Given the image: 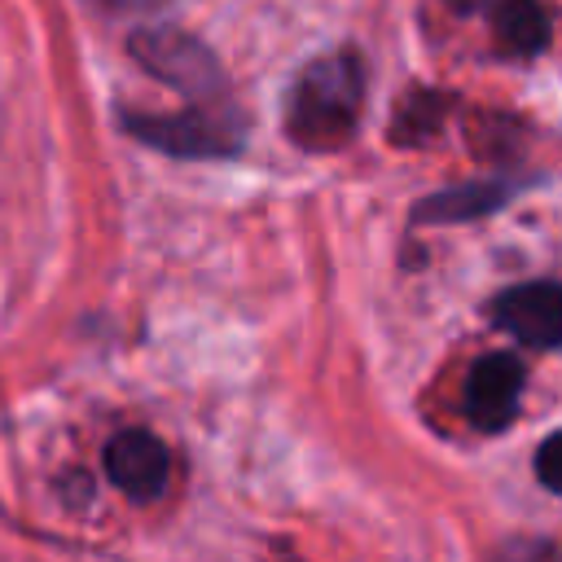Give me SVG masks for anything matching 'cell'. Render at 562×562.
<instances>
[{"label":"cell","mask_w":562,"mask_h":562,"mask_svg":"<svg viewBox=\"0 0 562 562\" xmlns=\"http://www.w3.org/2000/svg\"><path fill=\"white\" fill-rule=\"evenodd\" d=\"M360 105H364V66H360V57L351 48L325 53L290 88L285 132L299 149H312V154L342 149L356 136Z\"/></svg>","instance_id":"1"},{"label":"cell","mask_w":562,"mask_h":562,"mask_svg":"<svg viewBox=\"0 0 562 562\" xmlns=\"http://www.w3.org/2000/svg\"><path fill=\"white\" fill-rule=\"evenodd\" d=\"M127 48L149 75L171 83L189 101V110H233V97H228L215 53L202 40H193L189 31L149 26V31H136Z\"/></svg>","instance_id":"2"},{"label":"cell","mask_w":562,"mask_h":562,"mask_svg":"<svg viewBox=\"0 0 562 562\" xmlns=\"http://www.w3.org/2000/svg\"><path fill=\"white\" fill-rule=\"evenodd\" d=\"M123 127L176 158H228L246 140V123L233 110H180V114H123Z\"/></svg>","instance_id":"3"},{"label":"cell","mask_w":562,"mask_h":562,"mask_svg":"<svg viewBox=\"0 0 562 562\" xmlns=\"http://www.w3.org/2000/svg\"><path fill=\"white\" fill-rule=\"evenodd\" d=\"M522 382H527V369L509 351H492V356L474 360V369L465 378V417L487 435L505 430L518 417Z\"/></svg>","instance_id":"4"},{"label":"cell","mask_w":562,"mask_h":562,"mask_svg":"<svg viewBox=\"0 0 562 562\" xmlns=\"http://www.w3.org/2000/svg\"><path fill=\"white\" fill-rule=\"evenodd\" d=\"M492 321L527 347H562V285L558 281H527L492 299Z\"/></svg>","instance_id":"5"},{"label":"cell","mask_w":562,"mask_h":562,"mask_svg":"<svg viewBox=\"0 0 562 562\" xmlns=\"http://www.w3.org/2000/svg\"><path fill=\"white\" fill-rule=\"evenodd\" d=\"M105 474L132 501H154L171 483V452L149 430H119L105 443Z\"/></svg>","instance_id":"6"},{"label":"cell","mask_w":562,"mask_h":562,"mask_svg":"<svg viewBox=\"0 0 562 562\" xmlns=\"http://www.w3.org/2000/svg\"><path fill=\"white\" fill-rule=\"evenodd\" d=\"M492 31L518 57H531L549 44V18L536 0H496L492 4Z\"/></svg>","instance_id":"7"},{"label":"cell","mask_w":562,"mask_h":562,"mask_svg":"<svg viewBox=\"0 0 562 562\" xmlns=\"http://www.w3.org/2000/svg\"><path fill=\"white\" fill-rule=\"evenodd\" d=\"M501 202H505V189H496V184H461L439 198H426L417 206V220H470V215L496 211Z\"/></svg>","instance_id":"8"},{"label":"cell","mask_w":562,"mask_h":562,"mask_svg":"<svg viewBox=\"0 0 562 562\" xmlns=\"http://www.w3.org/2000/svg\"><path fill=\"white\" fill-rule=\"evenodd\" d=\"M536 479H540L549 492L562 496V430L540 443V452H536Z\"/></svg>","instance_id":"9"}]
</instances>
